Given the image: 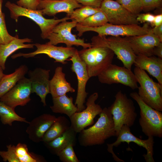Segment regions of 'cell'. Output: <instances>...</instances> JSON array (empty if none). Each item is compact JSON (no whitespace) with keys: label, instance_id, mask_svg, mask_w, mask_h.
<instances>
[{"label":"cell","instance_id":"1","mask_svg":"<svg viewBox=\"0 0 162 162\" xmlns=\"http://www.w3.org/2000/svg\"><path fill=\"white\" fill-rule=\"evenodd\" d=\"M99 115L94 124L79 133L78 140L81 146L87 147L102 145L108 138L116 136L112 116L108 108L103 109Z\"/></svg>","mask_w":162,"mask_h":162},{"label":"cell","instance_id":"2","mask_svg":"<svg viewBox=\"0 0 162 162\" xmlns=\"http://www.w3.org/2000/svg\"><path fill=\"white\" fill-rule=\"evenodd\" d=\"M115 97L114 101L108 109L112 116L117 137L123 125L130 128L134 124L137 115L133 101L125 93L120 90Z\"/></svg>","mask_w":162,"mask_h":162},{"label":"cell","instance_id":"3","mask_svg":"<svg viewBox=\"0 0 162 162\" xmlns=\"http://www.w3.org/2000/svg\"><path fill=\"white\" fill-rule=\"evenodd\" d=\"M78 53L86 65L90 78L98 76L112 64L115 54L107 47L93 46L83 48Z\"/></svg>","mask_w":162,"mask_h":162},{"label":"cell","instance_id":"4","mask_svg":"<svg viewBox=\"0 0 162 162\" xmlns=\"http://www.w3.org/2000/svg\"><path fill=\"white\" fill-rule=\"evenodd\" d=\"M138 87V94L142 101L152 108L162 111V86L154 82L145 70L137 67L134 70Z\"/></svg>","mask_w":162,"mask_h":162},{"label":"cell","instance_id":"5","mask_svg":"<svg viewBox=\"0 0 162 162\" xmlns=\"http://www.w3.org/2000/svg\"><path fill=\"white\" fill-rule=\"evenodd\" d=\"M91 40L92 46L106 47L111 50L124 67L131 70L136 55L124 37L111 36L106 38V36L98 35L93 36Z\"/></svg>","mask_w":162,"mask_h":162},{"label":"cell","instance_id":"6","mask_svg":"<svg viewBox=\"0 0 162 162\" xmlns=\"http://www.w3.org/2000/svg\"><path fill=\"white\" fill-rule=\"evenodd\" d=\"M130 97L138 104L140 109L139 123L142 132L148 136L162 137V113L145 103L138 93L131 92Z\"/></svg>","mask_w":162,"mask_h":162},{"label":"cell","instance_id":"7","mask_svg":"<svg viewBox=\"0 0 162 162\" xmlns=\"http://www.w3.org/2000/svg\"><path fill=\"white\" fill-rule=\"evenodd\" d=\"M5 6L9 10L12 19L17 20L20 16H25L36 23L40 29L41 36L44 39H46L53 29L57 24L62 21L70 20L68 16L60 19H46L44 17L40 10L24 8L10 1L5 3Z\"/></svg>","mask_w":162,"mask_h":162},{"label":"cell","instance_id":"8","mask_svg":"<svg viewBox=\"0 0 162 162\" xmlns=\"http://www.w3.org/2000/svg\"><path fill=\"white\" fill-rule=\"evenodd\" d=\"M75 27L79 37L81 36L83 33L88 31L95 32L99 35L125 37L139 36L147 33L151 28L148 23H144L141 26L138 24L119 25L108 22L97 27L83 26L77 23Z\"/></svg>","mask_w":162,"mask_h":162},{"label":"cell","instance_id":"9","mask_svg":"<svg viewBox=\"0 0 162 162\" xmlns=\"http://www.w3.org/2000/svg\"><path fill=\"white\" fill-rule=\"evenodd\" d=\"M117 137V140L115 142L112 143L107 144V151L112 154L115 161L118 162L124 161L116 155L113 150V147H118L122 142H126L129 144L130 142H133L146 149V154L143 155L146 162H154L153 157L154 143L153 137L149 136L146 140L141 139L134 135L131 133L130 127L127 125H124L122 127Z\"/></svg>","mask_w":162,"mask_h":162},{"label":"cell","instance_id":"10","mask_svg":"<svg viewBox=\"0 0 162 162\" xmlns=\"http://www.w3.org/2000/svg\"><path fill=\"white\" fill-rule=\"evenodd\" d=\"M77 23L74 20L60 22L54 28L47 38L46 39L49 40L47 43L54 45L64 43L67 47L74 45L81 46L84 49L91 47V43H85L83 39L77 38L75 35L72 34V30L76 27Z\"/></svg>","mask_w":162,"mask_h":162},{"label":"cell","instance_id":"11","mask_svg":"<svg viewBox=\"0 0 162 162\" xmlns=\"http://www.w3.org/2000/svg\"><path fill=\"white\" fill-rule=\"evenodd\" d=\"M97 76L102 83L121 84L133 90L138 87L135 75L131 70L115 64H110Z\"/></svg>","mask_w":162,"mask_h":162},{"label":"cell","instance_id":"12","mask_svg":"<svg viewBox=\"0 0 162 162\" xmlns=\"http://www.w3.org/2000/svg\"><path fill=\"white\" fill-rule=\"evenodd\" d=\"M98 93L91 94L86 102V107L80 112H76L70 118V126L77 133L94 123V118L101 113L103 109L95 101L98 98Z\"/></svg>","mask_w":162,"mask_h":162},{"label":"cell","instance_id":"13","mask_svg":"<svg viewBox=\"0 0 162 162\" xmlns=\"http://www.w3.org/2000/svg\"><path fill=\"white\" fill-rule=\"evenodd\" d=\"M68 60L72 61L70 69L76 74L77 78V91L75 105L77 107V112H80L86 108L84 104L88 94L86 91V86L90 78L86 65L80 58L77 49L73 55Z\"/></svg>","mask_w":162,"mask_h":162},{"label":"cell","instance_id":"14","mask_svg":"<svg viewBox=\"0 0 162 162\" xmlns=\"http://www.w3.org/2000/svg\"><path fill=\"white\" fill-rule=\"evenodd\" d=\"M34 46L37 48L35 51L28 53L20 52L12 55V58L15 59L20 57L28 58L39 54H45L55 59V62L65 64L67 63L66 61L73 55L76 50L72 47L58 46L47 42L44 44L36 43Z\"/></svg>","mask_w":162,"mask_h":162},{"label":"cell","instance_id":"15","mask_svg":"<svg viewBox=\"0 0 162 162\" xmlns=\"http://www.w3.org/2000/svg\"><path fill=\"white\" fill-rule=\"evenodd\" d=\"M100 8L110 23L119 25L139 24L136 20V15L130 12L116 1L104 0Z\"/></svg>","mask_w":162,"mask_h":162},{"label":"cell","instance_id":"16","mask_svg":"<svg viewBox=\"0 0 162 162\" xmlns=\"http://www.w3.org/2000/svg\"><path fill=\"white\" fill-rule=\"evenodd\" d=\"M31 82L25 77L20 80L9 91L0 98V101L14 109L26 105L30 100Z\"/></svg>","mask_w":162,"mask_h":162},{"label":"cell","instance_id":"17","mask_svg":"<svg viewBox=\"0 0 162 162\" xmlns=\"http://www.w3.org/2000/svg\"><path fill=\"white\" fill-rule=\"evenodd\" d=\"M151 28L144 34L124 37L136 55L142 54L147 56H153V49L162 42L152 32Z\"/></svg>","mask_w":162,"mask_h":162},{"label":"cell","instance_id":"18","mask_svg":"<svg viewBox=\"0 0 162 162\" xmlns=\"http://www.w3.org/2000/svg\"><path fill=\"white\" fill-rule=\"evenodd\" d=\"M50 70L37 68L28 72L31 82L32 93H35L41 99L44 106L46 105V96L50 93Z\"/></svg>","mask_w":162,"mask_h":162},{"label":"cell","instance_id":"19","mask_svg":"<svg viewBox=\"0 0 162 162\" xmlns=\"http://www.w3.org/2000/svg\"><path fill=\"white\" fill-rule=\"evenodd\" d=\"M83 5L75 0H40L37 10H40L44 15L54 16L60 12H65L69 17L75 9Z\"/></svg>","mask_w":162,"mask_h":162},{"label":"cell","instance_id":"20","mask_svg":"<svg viewBox=\"0 0 162 162\" xmlns=\"http://www.w3.org/2000/svg\"><path fill=\"white\" fill-rule=\"evenodd\" d=\"M56 118L54 115L45 113L34 118L29 122L26 131L30 139L35 142L42 141L45 133Z\"/></svg>","mask_w":162,"mask_h":162},{"label":"cell","instance_id":"21","mask_svg":"<svg viewBox=\"0 0 162 162\" xmlns=\"http://www.w3.org/2000/svg\"><path fill=\"white\" fill-rule=\"evenodd\" d=\"M134 64L147 71L162 86V58L155 56H147L138 54L136 56Z\"/></svg>","mask_w":162,"mask_h":162},{"label":"cell","instance_id":"22","mask_svg":"<svg viewBox=\"0 0 162 162\" xmlns=\"http://www.w3.org/2000/svg\"><path fill=\"white\" fill-rule=\"evenodd\" d=\"M65 76L62 68L56 67L52 78L50 80V93L52 98L62 96L69 92H75V89L67 82Z\"/></svg>","mask_w":162,"mask_h":162},{"label":"cell","instance_id":"23","mask_svg":"<svg viewBox=\"0 0 162 162\" xmlns=\"http://www.w3.org/2000/svg\"><path fill=\"white\" fill-rule=\"evenodd\" d=\"M32 39L26 38L20 39L16 38L9 43L0 44V67L4 70L7 58L16 50L22 48H34V44H25L32 42Z\"/></svg>","mask_w":162,"mask_h":162},{"label":"cell","instance_id":"24","mask_svg":"<svg viewBox=\"0 0 162 162\" xmlns=\"http://www.w3.org/2000/svg\"><path fill=\"white\" fill-rule=\"evenodd\" d=\"M70 127L64 133L53 140L45 143L47 148L52 153L57 154L61 150L69 145L74 146L76 141V134Z\"/></svg>","mask_w":162,"mask_h":162},{"label":"cell","instance_id":"25","mask_svg":"<svg viewBox=\"0 0 162 162\" xmlns=\"http://www.w3.org/2000/svg\"><path fill=\"white\" fill-rule=\"evenodd\" d=\"M28 67L22 65L13 73L4 74L0 81V98L9 91L28 72Z\"/></svg>","mask_w":162,"mask_h":162},{"label":"cell","instance_id":"26","mask_svg":"<svg viewBox=\"0 0 162 162\" xmlns=\"http://www.w3.org/2000/svg\"><path fill=\"white\" fill-rule=\"evenodd\" d=\"M53 105L50 106L52 111L55 113L65 114L69 118L77 112V106L73 103V98L68 97L66 94L52 98Z\"/></svg>","mask_w":162,"mask_h":162},{"label":"cell","instance_id":"27","mask_svg":"<svg viewBox=\"0 0 162 162\" xmlns=\"http://www.w3.org/2000/svg\"><path fill=\"white\" fill-rule=\"evenodd\" d=\"M70 126V122L64 116L57 117L56 121L45 133L42 141L49 142L64 133Z\"/></svg>","mask_w":162,"mask_h":162},{"label":"cell","instance_id":"28","mask_svg":"<svg viewBox=\"0 0 162 162\" xmlns=\"http://www.w3.org/2000/svg\"><path fill=\"white\" fill-rule=\"evenodd\" d=\"M0 118L2 123L12 126L15 121L24 122L29 124L25 118L20 116L15 112L14 109L0 101Z\"/></svg>","mask_w":162,"mask_h":162},{"label":"cell","instance_id":"29","mask_svg":"<svg viewBox=\"0 0 162 162\" xmlns=\"http://www.w3.org/2000/svg\"><path fill=\"white\" fill-rule=\"evenodd\" d=\"M101 10L100 8L82 6L74 10L69 17L72 20H74L79 23L91 15Z\"/></svg>","mask_w":162,"mask_h":162},{"label":"cell","instance_id":"30","mask_svg":"<svg viewBox=\"0 0 162 162\" xmlns=\"http://www.w3.org/2000/svg\"><path fill=\"white\" fill-rule=\"evenodd\" d=\"M108 22L106 16L101 11L91 15L78 24L82 26L97 27L101 26Z\"/></svg>","mask_w":162,"mask_h":162},{"label":"cell","instance_id":"31","mask_svg":"<svg viewBox=\"0 0 162 162\" xmlns=\"http://www.w3.org/2000/svg\"><path fill=\"white\" fill-rule=\"evenodd\" d=\"M16 155L20 162H38L42 161L37 158L28 151L27 145L25 144L18 143L15 146Z\"/></svg>","mask_w":162,"mask_h":162},{"label":"cell","instance_id":"32","mask_svg":"<svg viewBox=\"0 0 162 162\" xmlns=\"http://www.w3.org/2000/svg\"><path fill=\"white\" fill-rule=\"evenodd\" d=\"M130 13L137 15L142 10V0H116Z\"/></svg>","mask_w":162,"mask_h":162},{"label":"cell","instance_id":"33","mask_svg":"<svg viewBox=\"0 0 162 162\" xmlns=\"http://www.w3.org/2000/svg\"><path fill=\"white\" fill-rule=\"evenodd\" d=\"M73 145H69L60 151L57 154L63 162H79L74 151Z\"/></svg>","mask_w":162,"mask_h":162},{"label":"cell","instance_id":"34","mask_svg":"<svg viewBox=\"0 0 162 162\" xmlns=\"http://www.w3.org/2000/svg\"><path fill=\"white\" fill-rule=\"evenodd\" d=\"M16 37L10 34L7 31L4 13L0 15V44H5L9 43Z\"/></svg>","mask_w":162,"mask_h":162},{"label":"cell","instance_id":"35","mask_svg":"<svg viewBox=\"0 0 162 162\" xmlns=\"http://www.w3.org/2000/svg\"><path fill=\"white\" fill-rule=\"evenodd\" d=\"M7 151H0V156L4 162H20L16 155L15 146L10 144L7 146Z\"/></svg>","mask_w":162,"mask_h":162},{"label":"cell","instance_id":"36","mask_svg":"<svg viewBox=\"0 0 162 162\" xmlns=\"http://www.w3.org/2000/svg\"><path fill=\"white\" fill-rule=\"evenodd\" d=\"M142 10L149 11L162 6V0H142Z\"/></svg>","mask_w":162,"mask_h":162},{"label":"cell","instance_id":"37","mask_svg":"<svg viewBox=\"0 0 162 162\" xmlns=\"http://www.w3.org/2000/svg\"><path fill=\"white\" fill-rule=\"evenodd\" d=\"M40 0H18L17 4L22 7L34 10H37Z\"/></svg>","mask_w":162,"mask_h":162},{"label":"cell","instance_id":"38","mask_svg":"<svg viewBox=\"0 0 162 162\" xmlns=\"http://www.w3.org/2000/svg\"><path fill=\"white\" fill-rule=\"evenodd\" d=\"M154 15L149 13L139 14L136 15V20L141 23H148L151 25L152 24Z\"/></svg>","mask_w":162,"mask_h":162},{"label":"cell","instance_id":"39","mask_svg":"<svg viewBox=\"0 0 162 162\" xmlns=\"http://www.w3.org/2000/svg\"><path fill=\"white\" fill-rule=\"evenodd\" d=\"M83 6H87L94 8H100L104 0H75Z\"/></svg>","mask_w":162,"mask_h":162},{"label":"cell","instance_id":"40","mask_svg":"<svg viewBox=\"0 0 162 162\" xmlns=\"http://www.w3.org/2000/svg\"><path fill=\"white\" fill-rule=\"evenodd\" d=\"M152 32L162 42V24L151 28Z\"/></svg>","mask_w":162,"mask_h":162},{"label":"cell","instance_id":"41","mask_svg":"<svg viewBox=\"0 0 162 162\" xmlns=\"http://www.w3.org/2000/svg\"><path fill=\"white\" fill-rule=\"evenodd\" d=\"M152 54L153 56L162 58V42L160 43L154 48Z\"/></svg>","mask_w":162,"mask_h":162},{"label":"cell","instance_id":"42","mask_svg":"<svg viewBox=\"0 0 162 162\" xmlns=\"http://www.w3.org/2000/svg\"><path fill=\"white\" fill-rule=\"evenodd\" d=\"M162 24V14H157L154 16L153 22L151 25L153 27Z\"/></svg>","mask_w":162,"mask_h":162},{"label":"cell","instance_id":"43","mask_svg":"<svg viewBox=\"0 0 162 162\" xmlns=\"http://www.w3.org/2000/svg\"><path fill=\"white\" fill-rule=\"evenodd\" d=\"M3 70L0 67V81L4 74L3 72Z\"/></svg>","mask_w":162,"mask_h":162},{"label":"cell","instance_id":"44","mask_svg":"<svg viewBox=\"0 0 162 162\" xmlns=\"http://www.w3.org/2000/svg\"><path fill=\"white\" fill-rule=\"evenodd\" d=\"M2 0H0V15H1L2 13Z\"/></svg>","mask_w":162,"mask_h":162},{"label":"cell","instance_id":"45","mask_svg":"<svg viewBox=\"0 0 162 162\" xmlns=\"http://www.w3.org/2000/svg\"><path fill=\"white\" fill-rule=\"evenodd\" d=\"M52 0V1H55V0Z\"/></svg>","mask_w":162,"mask_h":162}]
</instances>
